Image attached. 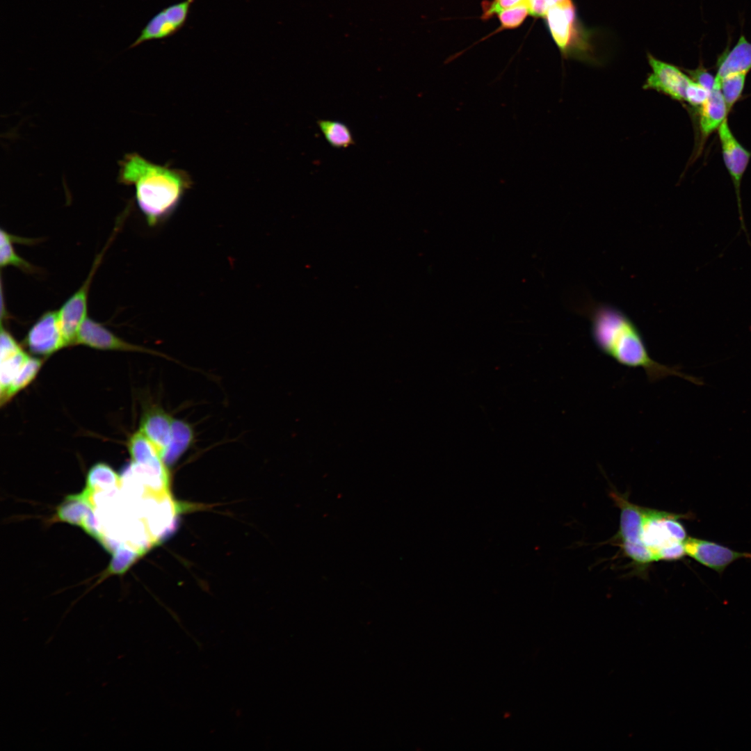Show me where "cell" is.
I'll use <instances>...</instances> for the list:
<instances>
[{"label": "cell", "mask_w": 751, "mask_h": 751, "mask_svg": "<svg viewBox=\"0 0 751 751\" xmlns=\"http://www.w3.org/2000/svg\"><path fill=\"white\" fill-rule=\"evenodd\" d=\"M590 322L592 337L597 348L620 365L642 369L650 382L677 376L700 383L696 378L684 374L679 367L652 359L640 330L622 312L611 307H598L592 312Z\"/></svg>", "instance_id": "1"}, {"label": "cell", "mask_w": 751, "mask_h": 751, "mask_svg": "<svg viewBox=\"0 0 751 751\" xmlns=\"http://www.w3.org/2000/svg\"><path fill=\"white\" fill-rule=\"evenodd\" d=\"M118 180L134 186L138 206L151 226L172 215L192 184L184 170L155 164L136 153L120 161Z\"/></svg>", "instance_id": "2"}, {"label": "cell", "mask_w": 751, "mask_h": 751, "mask_svg": "<svg viewBox=\"0 0 751 751\" xmlns=\"http://www.w3.org/2000/svg\"><path fill=\"white\" fill-rule=\"evenodd\" d=\"M544 17L551 36L563 56L586 58L589 45L579 29L572 0H558L550 4Z\"/></svg>", "instance_id": "3"}, {"label": "cell", "mask_w": 751, "mask_h": 751, "mask_svg": "<svg viewBox=\"0 0 751 751\" xmlns=\"http://www.w3.org/2000/svg\"><path fill=\"white\" fill-rule=\"evenodd\" d=\"M685 517V515L645 508L640 540L656 561H659V555L664 550L684 544L687 535L679 519Z\"/></svg>", "instance_id": "4"}, {"label": "cell", "mask_w": 751, "mask_h": 751, "mask_svg": "<svg viewBox=\"0 0 751 751\" xmlns=\"http://www.w3.org/2000/svg\"><path fill=\"white\" fill-rule=\"evenodd\" d=\"M718 132L724 163L730 175L735 189L740 220L739 231L744 232L748 243L751 246L750 236L744 221L741 197V181L749 164L751 152L736 138L729 126L727 118L720 124Z\"/></svg>", "instance_id": "5"}, {"label": "cell", "mask_w": 751, "mask_h": 751, "mask_svg": "<svg viewBox=\"0 0 751 751\" xmlns=\"http://www.w3.org/2000/svg\"><path fill=\"white\" fill-rule=\"evenodd\" d=\"M195 1L184 0L160 10L149 20L129 49L148 41L165 39L175 35L186 24Z\"/></svg>", "instance_id": "6"}, {"label": "cell", "mask_w": 751, "mask_h": 751, "mask_svg": "<svg viewBox=\"0 0 751 751\" xmlns=\"http://www.w3.org/2000/svg\"><path fill=\"white\" fill-rule=\"evenodd\" d=\"M102 253L96 257L90 272L81 286L63 304L58 311L59 323L66 346L75 344L80 328L87 318L89 288L93 275L102 260Z\"/></svg>", "instance_id": "7"}, {"label": "cell", "mask_w": 751, "mask_h": 751, "mask_svg": "<svg viewBox=\"0 0 751 751\" xmlns=\"http://www.w3.org/2000/svg\"><path fill=\"white\" fill-rule=\"evenodd\" d=\"M647 60L651 68L643 88L652 90L678 102H686V92L691 77L674 65L662 61L651 54Z\"/></svg>", "instance_id": "8"}, {"label": "cell", "mask_w": 751, "mask_h": 751, "mask_svg": "<svg viewBox=\"0 0 751 751\" xmlns=\"http://www.w3.org/2000/svg\"><path fill=\"white\" fill-rule=\"evenodd\" d=\"M25 342L32 353L45 356L66 346L58 311L43 313L29 330Z\"/></svg>", "instance_id": "9"}, {"label": "cell", "mask_w": 751, "mask_h": 751, "mask_svg": "<svg viewBox=\"0 0 751 751\" xmlns=\"http://www.w3.org/2000/svg\"><path fill=\"white\" fill-rule=\"evenodd\" d=\"M684 545L686 555L718 573L739 558L751 559L750 553L736 551L704 539L687 537Z\"/></svg>", "instance_id": "10"}, {"label": "cell", "mask_w": 751, "mask_h": 751, "mask_svg": "<svg viewBox=\"0 0 751 751\" xmlns=\"http://www.w3.org/2000/svg\"><path fill=\"white\" fill-rule=\"evenodd\" d=\"M612 499L620 510V527L616 542L643 543L640 540L645 507L630 502L627 495L612 491Z\"/></svg>", "instance_id": "11"}, {"label": "cell", "mask_w": 751, "mask_h": 751, "mask_svg": "<svg viewBox=\"0 0 751 751\" xmlns=\"http://www.w3.org/2000/svg\"><path fill=\"white\" fill-rule=\"evenodd\" d=\"M75 344L101 350H140L139 347L124 341L99 323L88 317L80 328Z\"/></svg>", "instance_id": "12"}, {"label": "cell", "mask_w": 751, "mask_h": 751, "mask_svg": "<svg viewBox=\"0 0 751 751\" xmlns=\"http://www.w3.org/2000/svg\"><path fill=\"white\" fill-rule=\"evenodd\" d=\"M750 70L751 43L744 35H741L732 49L725 50L719 56L713 89H717L719 83L725 76L738 73L748 74Z\"/></svg>", "instance_id": "13"}, {"label": "cell", "mask_w": 751, "mask_h": 751, "mask_svg": "<svg viewBox=\"0 0 751 751\" xmlns=\"http://www.w3.org/2000/svg\"><path fill=\"white\" fill-rule=\"evenodd\" d=\"M172 419L160 408L147 412L142 418L140 432L154 446L161 457L171 437Z\"/></svg>", "instance_id": "14"}, {"label": "cell", "mask_w": 751, "mask_h": 751, "mask_svg": "<svg viewBox=\"0 0 751 751\" xmlns=\"http://www.w3.org/2000/svg\"><path fill=\"white\" fill-rule=\"evenodd\" d=\"M698 109L699 126L703 139L718 130L729 114L720 89H713L708 99Z\"/></svg>", "instance_id": "15"}, {"label": "cell", "mask_w": 751, "mask_h": 751, "mask_svg": "<svg viewBox=\"0 0 751 751\" xmlns=\"http://www.w3.org/2000/svg\"><path fill=\"white\" fill-rule=\"evenodd\" d=\"M193 440L191 427L181 420H173L170 443L161 456L166 465L174 464L188 449Z\"/></svg>", "instance_id": "16"}, {"label": "cell", "mask_w": 751, "mask_h": 751, "mask_svg": "<svg viewBox=\"0 0 751 751\" xmlns=\"http://www.w3.org/2000/svg\"><path fill=\"white\" fill-rule=\"evenodd\" d=\"M316 124L331 147L337 149L348 148L355 143L352 131L346 123L339 120L321 119Z\"/></svg>", "instance_id": "17"}, {"label": "cell", "mask_w": 751, "mask_h": 751, "mask_svg": "<svg viewBox=\"0 0 751 751\" xmlns=\"http://www.w3.org/2000/svg\"><path fill=\"white\" fill-rule=\"evenodd\" d=\"M88 498L82 493L68 497L58 510L59 518L71 524L83 526L92 516Z\"/></svg>", "instance_id": "18"}, {"label": "cell", "mask_w": 751, "mask_h": 751, "mask_svg": "<svg viewBox=\"0 0 751 751\" xmlns=\"http://www.w3.org/2000/svg\"><path fill=\"white\" fill-rule=\"evenodd\" d=\"M42 364V360L36 357H29L10 387L1 396V405L9 401L15 395L33 380Z\"/></svg>", "instance_id": "19"}, {"label": "cell", "mask_w": 751, "mask_h": 751, "mask_svg": "<svg viewBox=\"0 0 751 751\" xmlns=\"http://www.w3.org/2000/svg\"><path fill=\"white\" fill-rule=\"evenodd\" d=\"M119 478L111 467L104 463H97L89 470L86 490H111L117 487Z\"/></svg>", "instance_id": "20"}, {"label": "cell", "mask_w": 751, "mask_h": 751, "mask_svg": "<svg viewBox=\"0 0 751 751\" xmlns=\"http://www.w3.org/2000/svg\"><path fill=\"white\" fill-rule=\"evenodd\" d=\"M13 236L3 229L0 233V265L1 268L13 266L24 271L33 270V266L16 252Z\"/></svg>", "instance_id": "21"}, {"label": "cell", "mask_w": 751, "mask_h": 751, "mask_svg": "<svg viewBox=\"0 0 751 751\" xmlns=\"http://www.w3.org/2000/svg\"><path fill=\"white\" fill-rule=\"evenodd\" d=\"M747 73L728 75L719 83L720 89L725 102L728 113L740 99L745 84Z\"/></svg>", "instance_id": "22"}, {"label": "cell", "mask_w": 751, "mask_h": 751, "mask_svg": "<svg viewBox=\"0 0 751 751\" xmlns=\"http://www.w3.org/2000/svg\"><path fill=\"white\" fill-rule=\"evenodd\" d=\"M29 356L21 350L12 357L1 362L0 395H3L10 387Z\"/></svg>", "instance_id": "23"}, {"label": "cell", "mask_w": 751, "mask_h": 751, "mask_svg": "<svg viewBox=\"0 0 751 751\" xmlns=\"http://www.w3.org/2000/svg\"><path fill=\"white\" fill-rule=\"evenodd\" d=\"M624 554L629 558L635 565L645 569L654 562H656L652 551L643 543L620 542L617 544Z\"/></svg>", "instance_id": "24"}, {"label": "cell", "mask_w": 751, "mask_h": 751, "mask_svg": "<svg viewBox=\"0 0 751 751\" xmlns=\"http://www.w3.org/2000/svg\"><path fill=\"white\" fill-rule=\"evenodd\" d=\"M528 15H530V13L526 3L521 4L500 12L496 15L500 22V26L497 31L519 27L522 24Z\"/></svg>", "instance_id": "25"}, {"label": "cell", "mask_w": 751, "mask_h": 751, "mask_svg": "<svg viewBox=\"0 0 751 751\" xmlns=\"http://www.w3.org/2000/svg\"><path fill=\"white\" fill-rule=\"evenodd\" d=\"M524 3H526V0H492L491 1H485L482 5L483 13L481 17L483 19H487L504 10Z\"/></svg>", "instance_id": "26"}, {"label": "cell", "mask_w": 751, "mask_h": 751, "mask_svg": "<svg viewBox=\"0 0 751 751\" xmlns=\"http://www.w3.org/2000/svg\"><path fill=\"white\" fill-rule=\"evenodd\" d=\"M140 554L138 551L133 549H123L116 551L110 566V572L120 573L129 567L136 558Z\"/></svg>", "instance_id": "27"}, {"label": "cell", "mask_w": 751, "mask_h": 751, "mask_svg": "<svg viewBox=\"0 0 751 751\" xmlns=\"http://www.w3.org/2000/svg\"><path fill=\"white\" fill-rule=\"evenodd\" d=\"M711 92L691 79L686 89L685 102L699 108L708 99Z\"/></svg>", "instance_id": "28"}, {"label": "cell", "mask_w": 751, "mask_h": 751, "mask_svg": "<svg viewBox=\"0 0 751 751\" xmlns=\"http://www.w3.org/2000/svg\"><path fill=\"white\" fill-rule=\"evenodd\" d=\"M22 348L13 336L1 325L0 337V361L5 360L20 351Z\"/></svg>", "instance_id": "29"}, {"label": "cell", "mask_w": 751, "mask_h": 751, "mask_svg": "<svg viewBox=\"0 0 751 751\" xmlns=\"http://www.w3.org/2000/svg\"><path fill=\"white\" fill-rule=\"evenodd\" d=\"M688 75L697 83L711 91L714 85L715 76L709 73L702 65L695 70H686Z\"/></svg>", "instance_id": "30"}, {"label": "cell", "mask_w": 751, "mask_h": 751, "mask_svg": "<svg viewBox=\"0 0 751 751\" xmlns=\"http://www.w3.org/2000/svg\"><path fill=\"white\" fill-rule=\"evenodd\" d=\"M530 15L535 17H544L547 10V0H526Z\"/></svg>", "instance_id": "31"}]
</instances>
